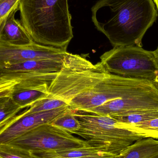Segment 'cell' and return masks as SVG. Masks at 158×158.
<instances>
[{"label":"cell","mask_w":158,"mask_h":158,"mask_svg":"<svg viewBox=\"0 0 158 158\" xmlns=\"http://www.w3.org/2000/svg\"><path fill=\"white\" fill-rule=\"evenodd\" d=\"M92 19L114 47H142V40L157 18L153 0H99Z\"/></svg>","instance_id":"cell-1"},{"label":"cell","mask_w":158,"mask_h":158,"mask_svg":"<svg viewBox=\"0 0 158 158\" xmlns=\"http://www.w3.org/2000/svg\"><path fill=\"white\" fill-rule=\"evenodd\" d=\"M19 10L33 41L67 49L73 38L68 0H20Z\"/></svg>","instance_id":"cell-2"},{"label":"cell","mask_w":158,"mask_h":158,"mask_svg":"<svg viewBox=\"0 0 158 158\" xmlns=\"http://www.w3.org/2000/svg\"><path fill=\"white\" fill-rule=\"evenodd\" d=\"M155 97H158V88L154 82L108 73L94 87L74 98L69 107L86 112L115 99Z\"/></svg>","instance_id":"cell-3"},{"label":"cell","mask_w":158,"mask_h":158,"mask_svg":"<svg viewBox=\"0 0 158 158\" xmlns=\"http://www.w3.org/2000/svg\"><path fill=\"white\" fill-rule=\"evenodd\" d=\"M108 73L101 62L94 64L86 57L68 52L61 70L49 85L47 98L69 104L74 98L94 87Z\"/></svg>","instance_id":"cell-4"},{"label":"cell","mask_w":158,"mask_h":158,"mask_svg":"<svg viewBox=\"0 0 158 158\" xmlns=\"http://www.w3.org/2000/svg\"><path fill=\"white\" fill-rule=\"evenodd\" d=\"M80 123L75 134L93 144L108 145L122 152L143 137L133 131L127 123L110 116H101L73 110Z\"/></svg>","instance_id":"cell-5"},{"label":"cell","mask_w":158,"mask_h":158,"mask_svg":"<svg viewBox=\"0 0 158 158\" xmlns=\"http://www.w3.org/2000/svg\"><path fill=\"white\" fill-rule=\"evenodd\" d=\"M108 73L129 78L154 82L158 64L154 52L136 46L114 47L100 56Z\"/></svg>","instance_id":"cell-6"},{"label":"cell","mask_w":158,"mask_h":158,"mask_svg":"<svg viewBox=\"0 0 158 158\" xmlns=\"http://www.w3.org/2000/svg\"><path fill=\"white\" fill-rule=\"evenodd\" d=\"M6 144L34 153L56 152L98 145L75 137L51 123L34 128Z\"/></svg>","instance_id":"cell-7"},{"label":"cell","mask_w":158,"mask_h":158,"mask_svg":"<svg viewBox=\"0 0 158 158\" xmlns=\"http://www.w3.org/2000/svg\"><path fill=\"white\" fill-rule=\"evenodd\" d=\"M63 61L30 60L0 67V79L19 81L26 86L50 84L61 70Z\"/></svg>","instance_id":"cell-8"},{"label":"cell","mask_w":158,"mask_h":158,"mask_svg":"<svg viewBox=\"0 0 158 158\" xmlns=\"http://www.w3.org/2000/svg\"><path fill=\"white\" fill-rule=\"evenodd\" d=\"M66 50L35 42L27 45H16L0 41V67L30 60L63 61L68 53Z\"/></svg>","instance_id":"cell-9"},{"label":"cell","mask_w":158,"mask_h":158,"mask_svg":"<svg viewBox=\"0 0 158 158\" xmlns=\"http://www.w3.org/2000/svg\"><path fill=\"white\" fill-rule=\"evenodd\" d=\"M60 108L25 115L19 113L0 129V145L6 144L27 132L44 124L51 123L69 108Z\"/></svg>","instance_id":"cell-10"},{"label":"cell","mask_w":158,"mask_h":158,"mask_svg":"<svg viewBox=\"0 0 158 158\" xmlns=\"http://www.w3.org/2000/svg\"><path fill=\"white\" fill-rule=\"evenodd\" d=\"M19 6L15 7L0 24V41L16 45H27L33 40L25 29L20 20L15 15Z\"/></svg>","instance_id":"cell-11"},{"label":"cell","mask_w":158,"mask_h":158,"mask_svg":"<svg viewBox=\"0 0 158 158\" xmlns=\"http://www.w3.org/2000/svg\"><path fill=\"white\" fill-rule=\"evenodd\" d=\"M50 85L30 87H17L15 85L10 98L22 108H27L49 96Z\"/></svg>","instance_id":"cell-12"},{"label":"cell","mask_w":158,"mask_h":158,"mask_svg":"<svg viewBox=\"0 0 158 158\" xmlns=\"http://www.w3.org/2000/svg\"><path fill=\"white\" fill-rule=\"evenodd\" d=\"M100 152H109L115 155L121 152L109 145H92L56 152L32 153L37 158H79Z\"/></svg>","instance_id":"cell-13"},{"label":"cell","mask_w":158,"mask_h":158,"mask_svg":"<svg viewBox=\"0 0 158 158\" xmlns=\"http://www.w3.org/2000/svg\"><path fill=\"white\" fill-rule=\"evenodd\" d=\"M51 124L71 134H75L80 128V123L74 115L73 110L69 108Z\"/></svg>","instance_id":"cell-14"},{"label":"cell","mask_w":158,"mask_h":158,"mask_svg":"<svg viewBox=\"0 0 158 158\" xmlns=\"http://www.w3.org/2000/svg\"><path fill=\"white\" fill-rule=\"evenodd\" d=\"M63 107H69V104L65 101L57 98H47L34 104L24 110L25 115L48 111Z\"/></svg>","instance_id":"cell-15"},{"label":"cell","mask_w":158,"mask_h":158,"mask_svg":"<svg viewBox=\"0 0 158 158\" xmlns=\"http://www.w3.org/2000/svg\"><path fill=\"white\" fill-rule=\"evenodd\" d=\"M129 125L132 131L143 138L158 140V118L137 124Z\"/></svg>","instance_id":"cell-16"},{"label":"cell","mask_w":158,"mask_h":158,"mask_svg":"<svg viewBox=\"0 0 158 158\" xmlns=\"http://www.w3.org/2000/svg\"><path fill=\"white\" fill-rule=\"evenodd\" d=\"M120 122L127 124H137L158 118V111H143L119 116H110Z\"/></svg>","instance_id":"cell-17"},{"label":"cell","mask_w":158,"mask_h":158,"mask_svg":"<svg viewBox=\"0 0 158 158\" xmlns=\"http://www.w3.org/2000/svg\"><path fill=\"white\" fill-rule=\"evenodd\" d=\"M24 109L17 105L10 97L0 106V129Z\"/></svg>","instance_id":"cell-18"},{"label":"cell","mask_w":158,"mask_h":158,"mask_svg":"<svg viewBox=\"0 0 158 158\" xmlns=\"http://www.w3.org/2000/svg\"><path fill=\"white\" fill-rule=\"evenodd\" d=\"M20 0H0V24L14 8L19 5Z\"/></svg>","instance_id":"cell-19"},{"label":"cell","mask_w":158,"mask_h":158,"mask_svg":"<svg viewBox=\"0 0 158 158\" xmlns=\"http://www.w3.org/2000/svg\"><path fill=\"white\" fill-rule=\"evenodd\" d=\"M19 81L0 79V98L10 97L15 86Z\"/></svg>","instance_id":"cell-20"},{"label":"cell","mask_w":158,"mask_h":158,"mask_svg":"<svg viewBox=\"0 0 158 158\" xmlns=\"http://www.w3.org/2000/svg\"><path fill=\"white\" fill-rule=\"evenodd\" d=\"M117 156L109 152H100L94 155L79 158H116Z\"/></svg>","instance_id":"cell-21"},{"label":"cell","mask_w":158,"mask_h":158,"mask_svg":"<svg viewBox=\"0 0 158 158\" xmlns=\"http://www.w3.org/2000/svg\"><path fill=\"white\" fill-rule=\"evenodd\" d=\"M9 97H3L0 98V106H2Z\"/></svg>","instance_id":"cell-22"},{"label":"cell","mask_w":158,"mask_h":158,"mask_svg":"<svg viewBox=\"0 0 158 158\" xmlns=\"http://www.w3.org/2000/svg\"><path fill=\"white\" fill-rule=\"evenodd\" d=\"M154 54H155V57H156V60L158 64V47L156 51H154Z\"/></svg>","instance_id":"cell-23"},{"label":"cell","mask_w":158,"mask_h":158,"mask_svg":"<svg viewBox=\"0 0 158 158\" xmlns=\"http://www.w3.org/2000/svg\"><path fill=\"white\" fill-rule=\"evenodd\" d=\"M154 83L156 84V85L157 87L158 88V75L156 77L155 79V81H154Z\"/></svg>","instance_id":"cell-24"},{"label":"cell","mask_w":158,"mask_h":158,"mask_svg":"<svg viewBox=\"0 0 158 158\" xmlns=\"http://www.w3.org/2000/svg\"><path fill=\"white\" fill-rule=\"evenodd\" d=\"M153 1L154 3H155V5H156L158 12V0H153Z\"/></svg>","instance_id":"cell-25"},{"label":"cell","mask_w":158,"mask_h":158,"mask_svg":"<svg viewBox=\"0 0 158 158\" xmlns=\"http://www.w3.org/2000/svg\"><path fill=\"white\" fill-rule=\"evenodd\" d=\"M0 158H2L0 157Z\"/></svg>","instance_id":"cell-26"}]
</instances>
